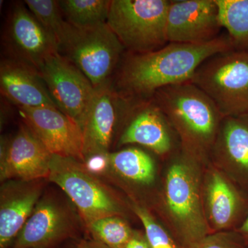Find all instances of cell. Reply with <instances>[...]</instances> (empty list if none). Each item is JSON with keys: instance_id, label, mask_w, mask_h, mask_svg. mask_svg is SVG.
<instances>
[{"instance_id": "1", "label": "cell", "mask_w": 248, "mask_h": 248, "mask_svg": "<svg viewBox=\"0 0 248 248\" xmlns=\"http://www.w3.org/2000/svg\"><path fill=\"white\" fill-rule=\"evenodd\" d=\"M231 49L226 32L208 43H169L150 53H128L119 70L117 91L130 99H149L161 88L190 81L202 62Z\"/></svg>"}, {"instance_id": "2", "label": "cell", "mask_w": 248, "mask_h": 248, "mask_svg": "<svg viewBox=\"0 0 248 248\" xmlns=\"http://www.w3.org/2000/svg\"><path fill=\"white\" fill-rule=\"evenodd\" d=\"M177 134L181 150L206 166L223 116L190 81L170 85L151 97Z\"/></svg>"}, {"instance_id": "3", "label": "cell", "mask_w": 248, "mask_h": 248, "mask_svg": "<svg viewBox=\"0 0 248 248\" xmlns=\"http://www.w3.org/2000/svg\"><path fill=\"white\" fill-rule=\"evenodd\" d=\"M205 166L180 148L166 170L162 210L171 234L182 248L211 233L202 198V169Z\"/></svg>"}, {"instance_id": "4", "label": "cell", "mask_w": 248, "mask_h": 248, "mask_svg": "<svg viewBox=\"0 0 248 248\" xmlns=\"http://www.w3.org/2000/svg\"><path fill=\"white\" fill-rule=\"evenodd\" d=\"M170 0H111L107 24L128 53L155 51L169 44Z\"/></svg>"}, {"instance_id": "5", "label": "cell", "mask_w": 248, "mask_h": 248, "mask_svg": "<svg viewBox=\"0 0 248 248\" xmlns=\"http://www.w3.org/2000/svg\"><path fill=\"white\" fill-rule=\"evenodd\" d=\"M191 82L215 103L223 117L248 113V53L231 49L212 55Z\"/></svg>"}, {"instance_id": "6", "label": "cell", "mask_w": 248, "mask_h": 248, "mask_svg": "<svg viewBox=\"0 0 248 248\" xmlns=\"http://www.w3.org/2000/svg\"><path fill=\"white\" fill-rule=\"evenodd\" d=\"M124 50L107 23H103L89 28L73 27L59 52L97 89L109 83Z\"/></svg>"}, {"instance_id": "7", "label": "cell", "mask_w": 248, "mask_h": 248, "mask_svg": "<svg viewBox=\"0 0 248 248\" xmlns=\"http://www.w3.org/2000/svg\"><path fill=\"white\" fill-rule=\"evenodd\" d=\"M50 182L57 184L79 210L85 223L108 216H121L122 207L113 194L94 177L84 163L52 155Z\"/></svg>"}, {"instance_id": "8", "label": "cell", "mask_w": 248, "mask_h": 248, "mask_svg": "<svg viewBox=\"0 0 248 248\" xmlns=\"http://www.w3.org/2000/svg\"><path fill=\"white\" fill-rule=\"evenodd\" d=\"M38 71L58 108L82 128L95 93L92 83L60 52L49 55Z\"/></svg>"}, {"instance_id": "9", "label": "cell", "mask_w": 248, "mask_h": 248, "mask_svg": "<svg viewBox=\"0 0 248 248\" xmlns=\"http://www.w3.org/2000/svg\"><path fill=\"white\" fill-rule=\"evenodd\" d=\"M204 214L210 232L234 231L248 213V195L210 164L202 178Z\"/></svg>"}, {"instance_id": "10", "label": "cell", "mask_w": 248, "mask_h": 248, "mask_svg": "<svg viewBox=\"0 0 248 248\" xmlns=\"http://www.w3.org/2000/svg\"><path fill=\"white\" fill-rule=\"evenodd\" d=\"M222 29L215 0H170L166 24L169 43H208L221 35Z\"/></svg>"}, {"instance_id": "11", "label": "cell", "mask_w": 248, "mask_h": 248, "mask_svg": "<svg viewBox=\"0 0 248 248\" xmlns=\"http://www.w3.org/2000/svg\"><path fill=\"white\" fill-rule=\"evenodd\" d=\"M26 126L52 155L85 163L82 128L56 107L19 108Z\"/></svg>"}, {"instance_id": "12", "label": "cell", "mask_w": 248, "mask_h": 248, "mask_svg": "<svg viewBox=\"0 0 248 248\" xmlns=\"http://www.w3.org/2000/svg\"><path fill=\"white\" fill-rule=\"evenodd\" d=\"M124 117L128 119L127 125L119 146L138 144L160 156L172 154L177 134L152 98L131 99Z\"/></svg>"}, {"instance_id": "13", "label": "cell", "mask_w": 248, "mask_h": 248, "mask_svg": "<svg viewBox=\"0 0 248 248\" xmlns=\"http://www.w3.org/2000/svg\"><path fill=\"white\" fill-rule=\"evenodd\" d=\"M4 35L11 58L37 71L49 55L59 52L55 39L25 4H16L11 10Z\"/></svg>"}, {"instance_id": "14", "label": "cell", "mask_w": 248, "mask_h": 248, "mask_svg": "<svg viewBox=\"0 0 248 248\" xmlns=\"http://www.w3.org/2000/svg\"><path fill=\"white\" fill-rule=\"evenodd\" d=\"M209 163L248 195V113L223 117Z\"/></svg>"}, {"instance_id": "15", "label": "cell", "mask_w": 248, "mask_h": 248, "mask_svg": "<svg viewBox=\"0 0 248 248\" xmlns=\"http://www.w3.org/2000/svg\"><path fill=\"white\" fill-rule=\"evenodd\" d=\"M51 158L28 127H21L12 140H1L0 179L27 182L48 179Z\"/></svg>"}, {"instance_id": "16", "label": "cell", "mask_w": 248, "mask_h": 248, "mask_svg": "<svg viewBox=\"0 0 248 248\" xmlns=\"http://www.w3.org/2000/svg\"><path fill=\"white\" fill-rule=\"evenodd\" d=\"M130 99L115 91L109 83L95 89L82 127L85 161L94 155L108 154L116 123L121 113L126 110Z\"/></svg>"}, {"instance_id": "17", "label": "cell", "mask_w": 248, "mask_h": 248, "mask_svg": "<svg viewBox=\"0 0 248 248\" xmlns=\"http://www.w3.org/2000/svg\"><path fill=\"white\" fill-rule=\"evenodd\" d=\"M0 89L19 108H58L39 71L13 58L1 62Z\"/></svg>"}, {"instance_id": "18", "label": "cell", "mask_w": 248, "mask_h": 248, "mask_svg": "<svg viewBox=\"0 0 248 248\" xmlns=\"http://www.w3.org/2000/svg\"><path fill=\"white\" fill-rule=\"evenodd\" d=\"M66 210L50 199L39 201L17 235L14 248H48L64 239L71 231Z\"/></svg>"}, {"instance_id": "19", "label": "cell", "mask_w": 248, "mask_h": 248, "mask_svg": "<svg viewBox=\"0 0 248 248\" xmlns=\"http://www.w3.org/2000/svg\"><path fill=\"white\" fill-rule=\"evenodd\" d=\"M42 187L32 182L11 181L1 186L0 248H6L22 231L40 201Z\"/></svg>"}, {"instance_id": "20", "label": "cell", "mask_w": 248, "mask_h": 248, "mask_svg": "<svg viewBox=\"0 0 248 248\" xmlns=\"http://www.w3.org/2000/svg\"><path fill=\"white\" fill-rule=\"evenodd\" d=\"M108 161L121 177L130 182L150 185L155 179V165L151 156L140 148H128L108 154Z\"/></svg>"}, {"instance_id": "21", "label": "cell", "mask_w": 248, "mask_h": 248, "mask_svg": "<svg viewBox=\"0 0 248 248\" xmlns=\"http://www.w3.org/2000/svg\"><path fill=\"white\" fill-rule=\"evenodd\" d=\"M235 50L248 53V0H215Z\"/></svg>"}, {"instance_id": "22", "label": "cell", "mask_w": 248, "mask_h": 248, "mask_svg": "<svg viewBox=\"0 0 248 248\" xmlns=\"http://www.w3.org/2000/svg\"><path fill=\"white\" fill-rule=\"evenodd\" d=\"M59 4L67 22L89 28L107 22L111 0H62Z\"/></svg>"}, {"instance_id": "23", "label": "cell", "mask_w": 248, "mask_h": 248, "mask_svg": "<svg viewBox=\"0 0 248 248\" xmlns=\"http://www.w3.org/2000/svg\"><path fill=\"white\" fill-rule=\"evenodd\" d=\"M24 4L55 39L60 50L71 34L73 26L65 19L59 1L26 0Z\"/></svg>"}, {"instance_id": "24", "label": "cell", "mask_w": 248, "mask_h": 248, "mask_svg": "<svg viewBox=\"0 0 248 248\" xmlns=\"http://www.w3.org/2000/svg\"><path fill=\"white\" fill-rule=\"evenodd\" d=\"M93 239L112 248H123L134 231L120 216H108L86 223Z\"/></svg>"}, {"instance_id": "25", "label": "cell", "mask_w": 248, "mask_h": 248, "mask_svg": "<svg viewBox=\"0 0 248 248\" xmlns=\"http://www.w3.org/2000/svg\"><path fill=\"white\" fill-rule=\"evenodd\" d=\"M134 213L140 218L152 248H182L169 231L166 230L144 207L133 205Z\"/></svg>"}, {"instance_id": "26", "label": "cell", "mask_w": 248, "mask_h": 248, "mask_svg": "<svg viewBox=\"0 0 248 248\" xmlns=\"http://www.w3.org/2000/svg\"><path fill=\"white\" fill-rule=\"evenodd\" d=\"M246 244L235 231L210 233L184 248H245Z\"/></svg>"}, {"instance_id": "27", "label": "cell", "mask_w": 248, "mask_h": 248, "mask_svg": "<svg viewBox=\"0 0 248 248\" xmlns=\"http://www.w3.org/2000/svg\"><path fill=\"white\" fill-rule=\"evenodd\" d=\"M123 248H152L146 234L134 231L131 238Z\"/></svg>"}, {"instance_id": "28", "label": "cell", "mask_w": 248, "mask_h": 248, "mask_svg": "<svg viewBox=\"0 0 248 248\" xmlns=\"http://www.w3.org/2000/svg\"><path fill=\"white\" fill-rule=\"evenodd\" d=\"M234 231L240 235L246 246H248V213L242 223Z\"/></svg>"}, {"instance_id": "29", "label": "cell", "mask_w": 248, "mask_h": 248, "mask_svg": "<svg viewBox=\"0 0 248 248\" xmlns=\"http://www.w3.org/2000/svg\"><path fill=\"white\" fill-rule=\"evenodd\" d=\"M78 247L80 248H112L94 239L81 241Z\"/></svg>"}, {"instance_id": "30", "label": "cell", "mask_w": 248, "mask_h": 248, "mask_svg": "<svg viewBox=\"0 0 248 248\" xmlns=\"http://www.w3.org/2000/svg\"><path fill=\"white\" fill-rule=\"evenodd\" d=\"M79 248V247H78V248Z\"/></svg>"}]
</instances>
